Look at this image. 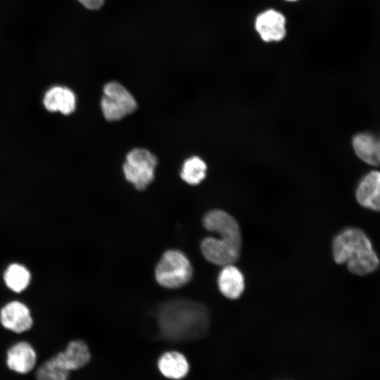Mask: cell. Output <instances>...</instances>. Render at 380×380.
Wrapping results in <instances>:
<instances>
[{
    "mask_svg": "<svg viewBox=\"0 0 380 380\" xmlns=\"http://www.w3.org/2000/svg\"><path fill=\"white\" fill-rule=\"evenodd\" d=\"M160 336L172 341H192L203 337L210 324L207 308L198 302L183 298L168 300L157 310Z\"/></svg>",
    "mask_w": 380,
    "mask_h": 380,
    "instance_id": "1",
    "label": "cell"
},
{
    "mask_svg": "<svg viewBox=\"0 0 380 380\" xmlns=\"http://www.w3.org/2000/svg\"><path fill=\"white\" fill-rule=\"evenodd\" d=\"M332 254L336 263L346 264L348 270L357 275L369 274L379 265L369 239L355 227L346 228L334 237Z\"/></svg>",
    "mask_w": 380,
    "mask_h": 380,
    "instance_id": "2",
    "label": "cell"
},
{
    "mask_svg": "<svg viewBox=\"0 0 380 380\" xmlns=\"http://www.w3.org/2000/svg\"><path fill=\"white\" fill-rule=\"evenodd\" d=\"M193 275L190 260L182 251L171 249L165 251L155 269V277L162 286L177 289L186 284Z\"/></svg>",
    "mask_w": 380,
    "mask_h": 380,
    "instance_id": "3",
    "label": "cell"
},
{
    "mask_svg": "<svg viewBox=\"0 0 380 380\" xmlns=\"http://www.w3.org/2000/svg\"><path fill=\"white\" fill-rule=\"evenodd\" d=\"M158 163L156 156L145 148L130 151L123 165L126 179L138 190H144L153 180Z\"/></svg>",
    "mask_w": 380,
    "mask_h": 380,
    "instance_id": "4",
    "label": "cell"
},
{
    "mask_svg": "<svg viewBox=\"0 0 380 380\" xmlns=\"http://www.w3.org/2000/svg\"><path fill=\"white\" fill-rule=\"evenodd\" d=\"M101 105L104 118L108 121L119 120L137 107L133 96L118 82H110L104 86Z\"/></svg>",
    "mask_w": 380,
    "mask_h": 380,
    "instance_id": "5",
    "label": "cell"
},
{
    "mask_svg": "<svg viewBox=\"0 0 380 380\" xmlns=\"http://www.w3.org/2000/svg\"><path fill=\"white\" fill-rule=\"evenodd\" d=\"M203 225L208 231L217 233L220 239L241 251V229L236 220L231 215L222 210H212L204 215Z\"/></svg>",
    "mask_w": 380,
    "mask_h": 380,
    "instance_id": "6",
    "label": "cell"
},
{
    "mask_svg": "<svg viewBox=\"0 0 380 380\" xmlns=\"http://www.w3.org/2000/svg\"><path fill=\"white\" fill-rule=\"evenodd\" d=\"M0 324L6 330L18 334L30 331L34 324L30 308L18 300L6 303L0 308Z\"/></svg>",
    "mask_w": 380,
    "mask_h": 380,
    "instance_id": "7",
    "label": "cell"
},
{
    "mask_svg": "<svg viewBox=\"0 0 380 380\" xmlns=\"http://www.w3.org/2000/svg\"><path fill=\"white\" fill-rule=\"evenodd\" d=\"M6 365L9 370L18 374H27L37 366V353L28 341L13 343L6 353Z\"/></svg>",
    "mask_w": 380,
    "mask_h": 380,
    "instance_id": "8",
    "label": "cell"
},
{
    "mask_svg": "<svg viewBox=\"0 0 380 380\" xmlns=\"http://www.w3.org/2000/svg\"><path fill=\"white\" fill-rule=\"evenodd\" d=\"M286 20L279 11L270 8L261 12L255 20V29L265 42H277L286 34Z\"/></svg>",
    "mask_w": 380,
    "mask_h": 380,
    "instance_id": "9",
    "label": "cell"
},
{
    "mask_svg": "<svg viewBox=\"0 0 380 380\" xmlns=\"http://www.w3.org/2000/svg\"><path fill=\"white\" fill-rule=\"evenodd\" d=\"M42 102L43 108L49 113H60L63 115H69L76 108L77 99L71 89L65 86L53 85L44 92Z\"/></svg>",
    "mask_w": 380,
    "mask_h": 380,
    "instance_id": "10",
    "label": "cell"
},
{
    "mask_svg": "<svg viewBox=\"0 0 380 380\" xmlns=\"http://www.w3.org/2000/svg\"><path fill=\"white\" fill-rule=\"evenodd\" d=\"M200 248L202 255L208 262L220 266L234 264L241 253L223 239L212 236L204 238Z\"/></svg>",
    "mask_w": 380,
    "mask_h": 380,
    "instance_id": "11",
    "label": "cell"
},
{
    "mask_svg": "<svg viewBox=\"0 0 380 380\" xmlns=\"http://www.w3.org/2000/svg\"><path fill=\"white\" fill-rule=\"evenodd\" d=\"M355 196L362 207L380 212V171L372 170L365 175L357 185Z\"/></svg>",
    "mask_w": 380,
    "mask_h": 380,
    "instance_id": "12",
    "label": "cell"
},
{
    "mask_svg": "<svg viewBox=\"0 0 380 380\" xmlns=\"http://www.w3.org/2000/svg\"><path fill=\"white\" fill-rule=\"evenodd\" d=\"M217 282L220 293L231 300L240 298L245 289L244 276L234 264L222 266Z\"/></svg>",
    "mask_w": 380,
    "mask_h": 380,
    "instance_id": "13",
    "label": "cell"
},
{
    "mask_svg": "<svg viewBox=\"0 0 380 380\" xmlns=\"http://www.w3.org/2000/svg\"><path fill=\"white\" fill-rule=\"evenodd\" d=\"M352 144L360 160L372 166L380 165V133L360 132L353 137Z\"/></svg>",
    "mask_w": 380,
    "mask_h": 380,
    "instance_id": "14",
    "label": "cell"
},
{
    "mask_svg": "<svg viewBox=\"0 0 380 380\" xmlns=\"http://www.w3.org/2000/svg\"><path fill=\"white\" fill-rule=\"evenodd\" d=\"M32 273L23 263L13 262L8 264L2 274L5 286L14 293L26 291L32 282Z\"/></svg>",
    "mask_w": 380,
    "mask_h": 380,
    "instance_id": "15",
    "label": "cell"
},
{
    "mask_svg": "<svg viewBox=\"0 0 380 380\" xmlns=\"http://www.w3.org/2000/svg\"><path fill=\"white\" fill-rule=\"evenodd\" d=\"M56 355L70 372L84 367L91 357L87 345L82 340L71 341Z\"/></svg>",
    "mask_w": 380,
    "mask_h": 380,
    "instance_id": "16",
    "label": "cell"
},
{
    "mask_svg": "<svg viewBox=\"0 0 380 380\" xmlns=\"http://www.w3.org/2000/svg\"><path fill=\"white\" fill-rule=\"evenodd\" d=\"M158 365L159 370L165 376L173 379L184 378L189 369L186 358L176 351L163 354L158 360Z\"/></svg>",
    "mask_w": 380,
    "mask_h": 380,
    "instance_id": "17",
    "label": "cell"
},
{
    "mask_svg": "<svg viewBox=\"0 0 380 380\" xmlns=\"http://www.w3.org/2000/svg\"><path fill=\"white\" fill-rule=\"evenodd\" d=\"M70 371L56 354L42 362L35 370L37 380H68Z\"/></svg>",
    "mask_w": 380,
    "mask_h": 380,
    "instance_id": "18",
    "label": "cell"
},
{
    "mask_svg": "<svg viewBox=\"0 0 380 380\" xmlns=\"http://www.w3.org/2000/svg\"><path fill=\"white\" fill-rule=\"evenodd\" d=\"M206 169L204 161L197 156H194L185 160L180 175L186 183L196 185L205 178Z\"/></svg>",
    "mask_w": 380,
    "mask_h": 380,
    "instance_id": "19",
    "label": "cell"
},
{
    "mask_svg": "<svg viewBox=\"0 0 380 380\" xmlns=\"http://www.w3.org/2000/svg\"><path fill=\"white\" fill-rule=\"evenodd\" d=\"M84 7L89 10H97L101 8L105 0H77Z\"/></svg>",
    "mask_w": 380,
    "mask_h": 380,
    "instance_id": "20",
    "label": "cell"
},
{
    "mask_svg": "<svg viewBox=\"0 0 380 380\" xmlns=\"http://www.w3.org/2000/svg\"><path fill=\"white\" fill-rule=\"evenodd\" d=\"M284 1H290V2H294V1H297L298 0H284Z\"/></svg>",
    "mask_w": 380,
    "mask_h": 380,
    "instance_id": "21",
    "label": "cell"
}]
</instances>
